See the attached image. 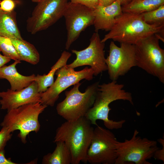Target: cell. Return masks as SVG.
I'll list each match as a JSON object with an SVG mask.
<instances>
[{
	"label": "cell",
	"mask_w": 164,
	"mask_h": 164,
	"mask_svg": "<svg viewBox=\"0 0 164 164\" xmlns=\"http://www.w3.org/2000/svg\"><path fill=\"white\" fill-rule=\"evenodd\" d=\"M16 12H5L0 8V36L22 39L17 26Z\"/></svg>",
	"instance_id": "cell-17"
},
{
	"label": "cell",
	"mask_w": 164,
	"mask_h": 164,
	"mask_svg": "<svg viewBox=\"0 0 164 164\" xmlns=\"http://www.w3.org/2000/svg\"><path fill=\"white\" fill-rule=\"evenodd\" d=\"M44 0H32V2H34L38 3L41 2Z\"/></svg>",
	"instance_id": "cell-32"
},
{
	"label": "cell",
	"mask_w": 164,
	"mask_h": 164,
	"mask_svg": "<svg viewBox=\"0 0 164 164\" xmlns=\"http://www.w3.org/2000/svg\"><path fill=\"white\" fill-rule=\"evenodd\" d=\"M135 130L131 138L116 145L117 157L115 164H151L147 160L153 157L159 148L156 141L142 138Z\"/></svg>",
	"instance_id": "cell-7"
},
{
	"label": "cell",
	"mask_w": 164,
	"mask_h": 164,
	"mask_svg": "<svg viewBox=\"0 0 164 164\" xmlns=\"http://www.w3.org/2000/svg\"><path fill=\"white\" fill-rule=\"evenodd\" d=\"M12 136V132L7 128L2 127L0 131V151L4 150L7 142L11 138Z\"/></svg>",
	"instance_id": "cell-24"
},
{
	"label": "cell",
	"mask_w": 164,
	"mask_h": 164,
	"mask_svg": "<svg viewBox=\"0 0 164 164\" xmlns=\"http://www.w3.org/2000/svg\"><path fill=\"white\" fill-rule=\"evenodd\" d=\"M0 1H1L0 0Z\"/></svg>",
	"instance_id": "cell-34"
},
{
	"label": "cell",
	"mask_w": 164,
	"mask_h": 164,
	"mask_svg": "<svg viewBox=\"0 0 164 164\" xmlns=\"http://www.w3.org/2000/svg\"></svg>",
	"instance_id": "cell-33"
},
{
	"label": "cell",
	"mask_w": 164,
	"mask_h": 164,
	"mask_svg": "<svg viewBox=\"0 0 164 164\" xmlns=\"http://www.w3.org/2000/svg\"><path fill=\"white\" fill-rule=\"evenodd\" d=\"M117 0H99V5L107 6L116 1Z\"/></svg>",
	"instance_id": "cell-30"
},
{
	"label": "cell",
	"mask_w": 164,
	"mask_h": 164,
	"mask_svg": "<svg viewBox=\"0 0 164 164\" xmlns=\"http://www.w3.org/2000/svg\"><path fill=\"white\" fill-rule=\"evenodd\" d=\"M99 84V82L91 84L84 93L79 90L81 83L73 85L70 90L65 91V99L57 104L56 110L58 114L68 121L85 117L93 104Z\"/></svg>",
	"instance_id": "cell-6"
},
{
	"label": "cell",
	"mask_w": 164,
	"mask_h": 164,
	"mask_svg": "<svg viewBox=\"0 0 164 164\" xmlns=\"http://www.w3.org/2000/svg\"><path fill=\"white\" fill-rule=\"evenodd\" d=\"M63 16L67 31L65 49L68 50L82 31L93 25L94 9L70 2L67 4Z\"/></svg>",
	"instance_id": "cell-11"
},
{
	"label": "cell",
	"mask_w": 164,
	"mask_h": 164,
	"mask_svg": "<svg viewBox=\"0 0 164 164\" xmlns=\"http://www.w3.org/2000/svg\"><path fill=\"white\" fill-rule=\"evenodd\" d=\"M47 107L37 102L12 109L7 111L0 125L12 133L19 130L18 136L23 143H26V137L30 132H37L39 131L40 125L39 117Z\"/></svg>",
	"instance_id": "cell-4"
},
{
	"label": "cell",
	"mask_w": 164,
	"mask_h": 164,
	"mask_svg": "<svg viewBox=\"0 0 164 164\" xmlns=\"http://www.w3.org/2000/svg\"><path fill=\"white\" fill-rule=\"evenodd\" d=\"M140 15L143 20L148 24L158 26H164V5Z\"/></svg>",
	"instance_id": "cell-22"
},
{
	"label": "cell",
	"mask_w": 164,
	"mask_h": 164,
	"mask_svg": "<svg viewBox=\"0 0 164 164\" xmlns=\"http://www.w3.org/2000/svg\"><path fill=\"white\" fill-rule=\"evenodd\" d=\"M164 37L159 34L152 35L135 45L136 66L158 79L164 83V50L159 44Z\"/></svg>",
	"instance_id": "cell-5"
},
{
	"label": "cell",
	"mask_w": 164,
	"mask_h": 164,
	"mask_svg": "<svg viewBox=\"0 0 164 164\" xmlns=\"http://www.w3.org/2000/svg\"><path fill=\"white\" fill-rule=\"evenodd\" d=\"M162 146V148H159L155 152L153 158L155 159L161 160L164 162V138H160L158 140Z\"/></svg>",
	"instance_id": "cell-27"
},
{
	"label": "cell",
	"mask_w": 164,
	"mask_h": 164,
	"mask_svg": "<svg viewBox=\"0 0 164 164\" xmlns=\"http://www.w3.org/2000/svg\"><path fill=\"white\" fill-rule=\"evenodd\" d=\"M17 2L15 0H2L0 2V8L5 12H12L14 10Z\"/></svg>",
	"instance_id": "cell-25"
},
{
	"label": "cell",
	"mask_w": 164,
	"mask_h": 164,
	"mask_svg": "<svg viewBox=\"0 0 164 164\" xmlns=\"http://www.w3.org/2000/svg\"><path fill=\"white\" fill-rule=\"evenodd\" d=\"M105 62L109 78L116 80L136 66L135 45L121 43L119 47L111 41Z\"/></svg>",
	"instance_id": "cell-12"
},
{
	"label": "cell",
	"mask_w": 164,
	"mask_h": 164,
	"mask_svg": "<svg viewBox=\"0 0 164 164\" xmlns=\"http://www.w3.org/2000/svg\"><path fill=\"white\" fill-rule=\"evenodd\" d=\"M131 0H117V1L120 3L121 6L128 4L131 1Z\"/></svg>",
	"instance_id": "cell-31"
},
{
	"label": "cell",
	"mask_w": 164,
	"mask_h": 164,
	"mask_svg": "<svg viewBox=\"0 0 164 164\" xmlns=\"http://www.w3.org/2000/svg\"><path fill=\"white\" fill-rule=\"evenodd\" d=\"M10 39L20 61H24L33 65H36L39 62V53L33 44L23 39Z\"/></svg>",
	"instance_id": "cell-19"
},
{
	"label": "cell",
	"mask_w": 164,
	"mask_h": 164,
	"mask_svg": "<svg viewBox=\"0 0 164 164\" xmlns=\"http://www.w3.org/2000/svg\"><path fill=\"white\" fill-rule=\"evenodd\" d=\"M124 87L123 84L118 83L116 80L99 84L93 104L85 116L92 124L97 125L96 121L100 120L109 130L118 129L122 127L125 120L113 121L109 119L108 114L111 110L109 104L114 101H126L134 104L132 94L124 90Z\"/></svg>",
	"instance_id": "cell-1"
},
{
	"label": "cell",
	"mask_w": 164,
	"mask_h": 164,
	"mask_svg": "<svg viewBox=\"0 0 164 164\" xmlns=\"http://www.w3.org/2000/svg\"><path fill=\"white\" fill-rule=\"evenodd\" d=\"M163 5L164 0H131L122 5L121 9L123 12L141 14L155 9Z\"/></svg>",
	"instance_id": "cell-21"
},
{
	"label": "cell",
	"mask_w": 164,
	"mask_h": 164,
	"mask_svg": "<svg viewBox=\"0 0 164 164\" xmlns=\"http://www.w3.org/2000/svg\"><path fill=\"white\" fill-rule=\"evenodd\" d=\"M104 43L102 42L98 32L93 33L87 47L80 51L71 50L72 52L76 54V58L73 62L67 66L74 68L89 65L93 70L94 75L95 76L107 70L105 57Z\"/></svg>",
	"instance_id": "cell-13"
},
{
	"label": "cell",
	"mask_w": 164,
	"mask_h": 164,
	"mask_svg": "<svg viewBox=\"0 0 164 164\" xmlns=\"http://www.w3.org/2000/svg\"><path fill=\"white\" fill-rule=\"evenodd\" d=\"M71 2L79 4L95 9L99 5V0H70Z\"/></svg>",
	"instance_id": "cell-26"
},
{
	"label": "cell",
	"mask_w": 164,
	"mask_h": 164,
	"mask_svg": "<svg viewBox=\"0 0 164 164\" xmlns=\"http://www.w3.org/2000/svg\"><path fill=\"white\" fill-rule=\"evenodd\" d=\"M67 0H44L37 3L27 20L26 29L34 34L45 30L63 16Z\"/></svg>",
	"instance_id": "cell-10"
},
{
	"label": "cell",
	"mask_w": 164,
	"mask_h": 164,
	"mask_svg": "<svg viewBox=\"0 0 164 164\" xmlns=\"http://www.w3.org/2000/svg\"><path fill=\"white\" fill-rule=\"evenodd\" d=\"M56 146L52 153L45 155L43 159V164H70L72 156L70 151L63 142H56Z\"/></svg>",
	"instance_id": "cell-20"
},
{
	"label": "cell",
	"mask_w": 164,
	"mask_h": 164,
	"mask_svg": "<svg viewBox=\"0 0 164 164\" xmlns=\"http://www.w3.org/2000/svg\"><path fill=\"white\" fill-rule=\"evenodd\" d=\"M91 125L84 117L73 121H66L57 129L54 142L65 144L71 153V164L87 162V152L94 130Z\"/></svg>",
	"instance_id": "cell-2"
},
{
	"label": "cell",
	"mask_w": 164,
	"mask_h": 164,
	"mask_svg": "<svg viewBox=\"0 0 164 164\" xmlns=\"http://www.w3.org/2000/svg\"><path fill=\"white\" fill-rule=\"evenodd\" d=\"M0 52V68L9 62L11 60L10 59L2 55Z\"/></svg>",
	"instance_id": "cell-29"
},
{
	"label": "cell",
	"mask_w": 164,
	"mask_h": 164,
	"mask_svg": "<svg viewBox=\"0 0 164 164\" xmlns=\"http://www.w3.org/2000/svg\"><path fill=\"white\" fill-rule=\"evenodd\" d=\"M20 63V61L16 60L11 64L4 65L0 68V78L7 80L10 84V89L13 91L26 87L35 81L36 75L34 74L25 76L17 71L16 66Z\"/></svg>",
	"instance_id": "cell-16"
},
{
	"label": "cell",
	"mask_w": 164,
	"mask_h": 164,
	"mask_svg": "<svg viewBox=\"0 0 164 164\" xmlns=\"http://www.w3.org/2000/svg\"><path fill=\"white\" fill-rule=\"evenodd\" d=\"M164 26H156L145 23L140 14L123 12L117 17L114 25L102 42L109 39L121 43L136 44L140 41L152 35L164 36Z\"/></svg>",
	"instance_id": "cell-3"
},
{
	"label": "cell",
	"mask_w": 164,
	"mask_h": 164,
	"mask_svg": "<svg viewBox=\"0 0 164 164\" xmlns=\"http://www.w3.org/2000/svg\"><path fill=\"white\" fill-rule=\"evenodd\" d=\"M16 164L12 162L10 159H7L5 157L4 150L0 151V164Z\"/></svg>",
	"instance_id": "cell-28"
},
{
	"label": "cell",
	"mask_w": 164,
	"mask_h": 164,
	"mask_svg": "<svg viewBox=\"0 0 164 164\" xmlns=\"http://www.w3.org/2000/svg\"><path fill=\"white\" fill-rule=\"evenodd\" d=\"M41 94L38 91L37 83L35 81L19 90L8 89L6 91L0 92L1 108L8 111L24 105L40 102Z\"/></svg>",
	"instance_id": "cell-14"
},
{
	"label": "cell",
	"mask_w": 164,
	"mask_h": 164,
	"mask_svg": "<svg viewBox=\"0 0 164 164\" xmlns=\"http://www.w3.org/2000/svg\"><path fill=\"white\" fill-rule=\"evenodd\" d=\"M55 74L57 78L53 85L46 91L41 93L40 102L47 106H53L60 94L70 86L84 79L92 80L94 72L91 67H88L76 71L74 68L68 67L66 64L58 69Z\"/></svg>",
	"instance_id": "cell-9"
},
{
	"label": "cell",
	"mask_w": 164,
	"mask_h": 164,
	"mask_svg": "<svg viewBox=\"0 0 164 164\" xmlns=\"http://www.w3.org/2000/svg\"><path fill=\"white\" fill-rule=\"evenodd\" d=\"M94 11L93 25L96 32L100 30L109 31L113 26L116 18L123 13L121 5L117 0L107 6L98 5Z\"/></svg>",
	"instance_id": "cell-15"
},
{
	"label": "cell",
	"mask_w": 164,
	"mask_h": 164,
	"mask_svg": "<svg viewBox=\"0 0 164 164\" xmlns=\"http://www.w3.org/2000/svg\"><path fill=\"white\" fill-rule=\"evenodd\" d=\"M118 141L110 130L97 125L94 129L87 151V162L91 164H115Z\"/></svg>",
	"instance_id": "cell-8"
},
{
	"label": "cell",
	"mask_w": 164,
	"mask_h": 164,
	"mask_svg": "<svg viewBox=\"0 0 164 164\" xmlns=\"http://www.w3.org/2000/svg\"><path fill=\"white\" fill-rule=\"evenodd\" d=\"M0 50L4 56L10 59L20 61L10 38L0 36Z\"/></svg>",
	"instance_id": "cell-23"
},
{
	"label": "cell",
	"mask_w": 164,
	"mask_h": 164,
	"mask_svg": "<svg viewBox=\"0 0 164 164\" xmlns=\"http://www.w3.org/2000/svg\"><path fill=\"white\" fill-rule=\"evenodd\" d=\"M71 54L66 51H63L59 59L51 67V70L47 74L43 75L37 74L36 76L35 81L37 83L38 91L42 93L46 91L54 83V76L56 70L67 64Z\"/></svg>",
	"instance_id": "cell-18"
}]
</instances>
